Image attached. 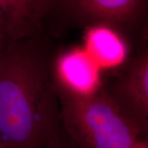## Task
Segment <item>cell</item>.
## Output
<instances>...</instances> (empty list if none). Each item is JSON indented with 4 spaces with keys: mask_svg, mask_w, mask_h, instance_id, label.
<instances>
[{
    "mask_svg": "<svg viewBox=\"0 0 148 148\" xmlns=\"http://www.w3.org/2000/svg\"><path fill=\"white\" fill-rule=\"evenodd\" d=\"M60 51L47 31L18 40L0 34V143L7 148H43L60 122Z\"/></svg>",
    "mask_w": 148,
    "mask_h": 148,
    "instance_id": "obj_1",
    "label": "cell"
},
{
    "mask_svg": "<svg viewBox=\"0 0 148 148\" xmlns=\"http://www.w3.org/2000/svg\"><path fill=\"white\" fill-rule=\"evenodd\" d=\"M60 122L78 148H131L148 128L128 117L102 85L90 93L70 90L56 78Z\"/></svg>",
    "mask_w": 148,
    "mask_h": 148,
    "instance_id": "obj_2",
    "label": "cell"
},
{
    "mask_svg": "<svg viewBox=\"0 0 148 148\" xmlns=\"http://www.w3.org/2000/svg\"><path fill=\"white\" fill-rule=\"evenodd\" d=\"M52 22L86 30L103 25L141 49L147 38L148 0H51ZM147 46V45H146Z\"/></svg>",
    "mask_w": 148,
    "mask_h": 148,
    "instance_id": "obj_3",
    "label": "cell"
},
{
    "mask_svg": "<svg viewBox=\"0 0 148 148\" xmlns=\"http://www.w3.org/2000/svg\"><path fill=\"white\" fill-rule=\"evenodd\" d=\"M114 102L140 125L148 128V49L143 48L126 64L120 77L108 88Z\"/></svg>",
    "mask_w": 148,
    "mask_h": 148,
    "instance_id": "obj_4",
    "label": "cell"
},
{
    "mask_svg": "<svg viewBox=\"0 0 148 148\" xmlns=\"http://www.w3.org/2000/svg\"><path fill=\"white\" fill-rule=\"evenodd\" d=\"M52 16L51 0H0V34L18 40L48 31Z\"/></svg>",
    "mask_w": 148,
    "mask_h": 148,
    "instance_id": "obj_5",
    "label": "cell"
},
{
    "mask_svg": "<svg viewBox=\"0 0 148 148\" xmlns=\"http://www.w3.org/2000/svg\"><path fill=\"white\" fill-rule=\"evenodd\" d=\"M56 78L70 90L90 93L101 86L100 67L86 49L60 51L55 64Z\"/></svg>",
    "mask_w": 148,
    "mask_h": 148,
    "instance_id": "obj_6",
    "label": "cell"
},
{
    "mask_svg": "<svg viewBox=\"0 0 148 148\" xmlns=\"http://www.w3.org/2000/svg\"><path fill=\"white\" fill-rule=\"evenodd\" d=\"M86 51L103 68H114L126 61L128 49L127 43L112 28L103 25L86 30Z\"/></svg>",
    "mask_w": 148,
    "mask_h": 148,
    "instance_id": "obj_7",
    "label": "cell"
},
{
    "mask_svg": "<svg viewBox=\"0 0 148 148\" xmlns=\"http://www.w3.org/2000/svg\"><path fill=\"white\" fill-rule=\"evenodd\" d=\"M43 148H78L65 131L61 122L54 127Z\"/></svg>",
    "mask_w": 148,
    "mask_h": 148,
    "instance_id": "obj_8",
    "label": "cell"
},
{
    "mask_svg": "<svg viewBox=\"0 0 148 148\" xmlns=\"http://www.w3.org/2000/svg\"><path fill=\"white\" fill-rule=\"evenodd\" d=\"M131 148H148V138H139L134 143Z\"/></svg>",
    "mask_w": 148,
    "mask_h": 148,
    "instance_id": "obj_9",
    "label": "cell"
},
{
    "mask_svg": "<svg viewBox=\"0 0 148 148\" xmlns=\"http://www.w3.org/2000/svg\"><path fill=\"white\" fill-rule=\"evenodd\" d=\"M0 148H7V147H4L3 144H1V143H0Z\"/></svg>",
    "mask_w": 148,
    "mask_h": 148,
    "instance_id": "obj_10",
    "label": "cell"
}]
</instances>
